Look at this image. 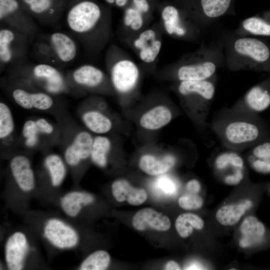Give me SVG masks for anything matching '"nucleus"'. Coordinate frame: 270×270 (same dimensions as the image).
<instances>
[{
    "instance_id": "nucleus-1",
    "label": "nucleus",
    "mask_w": 270,
    "mask_h": 270,
    "mask_svg": "<svg viewBox=\"0 0 270 270\" xmlns=\"http://www.w3.org/2000/svg\"><path fill=\"white\" fill-rule=\"evenodd\" d=\"M254 115L226 108L208 123V127L225 148L238 152L252 147L260 136V129L254 121Z\"/></svg>"
},
{
    "instance_id": "nucleus-2",
    "label": "nucleus",
    "mask_w": 270,
    "mask_h": 270,
    "mask_svg": "<svg viewBox=\"0 0 270 270\" xmlns=\"http://www.w3.org/2000/svg\"><path fill=\"white\" fill-rule=\"evenodd\" d=\"M224 63L222 42L202 44L196 51L184 54L168 67L177 82L196 81L210 79Z\"/></svg>"
},
{
    "instance_id": "nucleus-3",
    "label": "nucleus",
    "mask_w": 270,
    "mask_h": 270,
    "mask_svg": "<svg viewBox=\"0 0 270 270\" xmlns=\"http://www.w3.org/2000/svg\"><path fill=\"white\" fill-rule=\"evenodd\" d=\"M222 43L224 63L232 71L256 70L270 64V48L260 39L234 32Z\"/></svg>"
},
{
    "instance_id": "nucleus-4",
    "label": "nucleus",
    "mask_w": 270,
    "mask_h": 270,
    "mask_svg": "<svg viewBox=\"0 0 270 270\" xmlns=\"http://www.w3.org/2000/svg\"><path fill=\"white\" fill-rule=\"evenodd\" d=\"M216 76L202 80L177 82L176 91L190 115L202 130L208 127V118L216 92Z\"/></svg>"
},
{
    "instance_id": "nucleus-5",
    "label": "nucleus",
    "mask_w": 270,
    "mask_h": 270,
    "mask_svg": "<svg viewBox=\"0 0 270 270\" xmlns=\"http://www.w3.org/2000/svg\"><path fill=\"white\" fill-rule=\"evenodd\" d=\"M107 63L114 90L122 96L134 92L138 84L140 71L132 58L124 50L113 45L108 50Z\"/></svg>"
},
{
    "instance_id": "nucleus-6",
    "label": "nucleus",
    "mask_w": 270,
    "mask_h": 270,
    "mask_svg": "<svg viewBox=\"0 0 270 270\" xmlns=\"http://www.w3.org/2000/svg\"><path fill=\"white\" fill-rule=\"evenodd\" d=\"M160 26L170 36L189 42L199 39L203 30L182 6L173 4L162 8Z\"/></svg>"
},
{
    "instance_id": "nucleus-7",
    "label": "nucleus",
    "mask_w": 270,
    "mask_h": 270,
    "mask_svg": "<svg viewBox=\"0 0 270 270\" xmlns=\"http://www.w3.org/2000/svg\"><path fill=\"white\" fill-rule=\"evenodd\" d=\"M70 28L81 34L102 32L109 36L110 22H104L102 11L94 2L84 1L72 7L66 18Z\"/></svg>"
},
{
    "instance_id": "nucleus-8",
    "label": "nucleus",
    "mask_w": 270,
    "mask_h": 270,
    "mask_svg": "<svg viewBox=\"0 0 270 270\" xmlns=\"http://www.w3.org/2000/svg\"><path fill=\"white\" fill-rule=\"evenodd\" d=\"M235 0H183L181 6L202 28L230 13Z\"/></svg>"
},
{
    "instance_id": "nucleus-9",
    "label": "nucleus",
    "mask_w": 270,
    "mask_h": 270,
    "mask_svg": "<svg viewBox=\"0 0 270 270\" xmlns=\"http://www.w3.org/2000/svg\"><path fill=\"white\" fill-rule=\"evenodd\" d=\"M162 30L161 26L147 27L126 42L137 54L142 63L150 64L156 62L160 52Z\"/></svg>"
},
{
    "instance_id": "nucleus-10",
    "label": "nucleus",
    "mask_w": 270,
    "mask_h": 270,
    "mask_svg": "<svg viewBox=\"0 0 270 270\" xmlns=\"http://www.w3.org/2000/svg\"><path fill=\"white\" fill-rule=\"evenodd\" d=\"M270 106V90L266 86L259 84L252 87L231 108L242 112L255 114Z\"/></svg>"
},
{
    "instance_id": "nucleus-11",
    "label": "nucleus",
    "mask_w": 270,
    "mask_h": 270,
    "mask_svg": "<svg viewBox=\"0 0 270 270\" xmlns=\"http://www.w3.org/2000/svg\"><path fill=\"white\" fill-rule=\"evenodd\" d=\"M44 236L55 246L60 248H71L78 243L76 232L60 220H48L44 228Z\"/></svg>"
},
{
    "instance_id": "nucleus-12",
    "label": "nucleus",
    "mask_w": 270,
    "mask_h": 270,
    "mask_svg": "<svg viewBox=\"0 0 270 270\" xmlns=\"http://www.w3.org/2000/svg\"><path fill=\"white\" fill-rule=\"evenodd\" d=\"M93 142L94 138L90 132H77L64 150V157L66 163L76 166L90 157Z\"/></svg>"
},
{
    "instance_id": "nucleus-13",
    "label": "nucleus",
    "mask_w": 270,
    "mask_h": 270,
    "mask_svg": "<svg viewBox=\"0 0 270 270\" xmlns=\"http://www.w3.org/2000/svg\"><path fill=\"white\" fill-rule=\"evenodd\" d=\"M28 250V244L24 234L17 232L11 235L5 247V258L8 269H22Z\"/></svg>"
},
{
    "instance_id": "nucleus-14",
    "label": "nucleus",
    "mask_w": 270,
    "mask_h": 270,
    "mask_svg": "<svg viewBox=\"0 0 270 270\" xmlns=\"http://www.w3.org/2000/svg\"><path fill=\"white\" fill-rule=\"evenodd\" d=\"M132 224L139 231L148 229L166 231L171 225L167 216L148 208L138 211L132 218Z\"/></svg>"
},
{
    "instance_id": "nucleus-15",
    "label": "nucleus",
    "mask_w": 270,
    "mask_h": 270,
    "mask_svg": "<svg viewBox=\"0 0 270 270\" xmlns=\"http://www.w3.org/2000/svg\"><path fill=\"white\" fill-rule=\"evenodd\" d=\"M12 176L18 187L24 192L32 190L35 186V176L29 158L22 154L14 156L10 162Z\"/></svg>"
},
{
    "instance_id": "nucleus-16",
    "label": "nucleus",
    "mask_w": 270,
    "mask_h": 270,
    "mask_svg": "<svg viewBox=\"0 0 270 270\" xmlns=\"http://www.w3.org/2000/svg\"><path fill=\"white\" fill-rule=\"evenodd\" d=\"M12 96L17 104L26 110H47L54 104L52 98L46 93L30 92L20 88L12 91Z\"/></svg>"
},
{
    "instance_id": "nucleus-17",
    "label": "nucleus",
    "mask_w": 270,
    "mask_h": 270,
    "mask_svg": "<svg viewBox=\"0 0 270 270\" xmlns=\"http://www.w3.org/2000/svg\"><path fill=\"white\" fill-rule=\"evenodd\" d=\"M54 131V126L44 118L28 120L24 124L22 134L26 147L38 145L42 136H50Z\"/></svg>"
},
{
    "instance_id": "nucleus-18",
    "label": "nucleus",
    "mask_w": 270,
    "mask_h": 270,
    "mask_svg": "<svg viewBox=\"0 0 270 270\" xmlns=\"http://www.w3.org/2000/svg\"><path fill=\"white\" fill-rule=\"evenodd\" d=\"M234 32L240 36H270V10L262 16L256 15L244 19Z\"/></svg>"
},
{
    "instance_id": "nucleus-19",
    "label": "nucleus",
    "mask_w": 270,
    "mask_h": 270,
    "mask_svg": "<svg viewBox=\"0 0 270 270\" xmlns=\"http://www.w3.org/2000/svg\"><path fill=\"white\" fill-rule=\"evenodd\" d=\"M112 190L114 198L118 202L127 201L128 204L138 206L144 203L147 199L146 191L143 188L133 187L126 180L119 179L112 185Z\"/></svg>"
},
{
    "instance_id": "nucleus-20",
    "label": "nucleus",
    "mask_w": 270,
    "mask_h": 270,
    "mask_svg": "<svg viewBox=\"0 0 270 270\" xmlns=\"http://www.w3.org/2000/svg\"><path fill=\"white\" fill-rule=\"evenodd\" d=\"M34 78L44 83L48 92L57 94L64 88V80L60 72L54 67L41 64L36 66L32 70Z\"/></svg>"
},
{
    "instance_id": "nucleus-21",
    "label": "nucleus",
    "mask_w": 270,
    "mask_h": 270,
    "mask_svg": "<svg viewBox=\"0 0 270 270\" xmlns=\"http://www.w3.org/2000/svg\"><path fill=\"white\" fill-rule=\"evenodd\" d=\"M176 163V158L172 154H166L158 158L149 154L143 155L139 161V167L146 174L152 176L165 174Z\"/></svg>"
},
{
    "instance_id": "nucleus-22",
    "label": "nucleus",
    "mask_w": 270,
    "mask_h": 270,
    "mask_svg": "<svg viewBox=\"0 0 270 270\" xmlns=\"http://www.w3.org/2000/svg\"><path fill=\"white\" fill-rule=\"evenodd\" d=\"M72 77L78 85L88 88H98L106 80V74L102 70L88 64L82 65L76 69Z\"/></svg>"
},
{
    "instance_id": "nucleus-23",
    "label": "nucleus",
    "mask_w": 270,
    "mask_h": 270,
    "mask_svg": "<svg viewBox=\"0 0 270 270\" xmlns=\"http://www.w3.org/2000/svg\"><path fill=\"white\" fill-rule=\"evenodd\" d=\"M172 115L169 108L164 105H158L142 116L140 124L146 130H157L168 124L172 120Z\"/></svg>"
},
{
    "instance_id": "nucleus-24",
    "label": "nucleus",
    "mask_w": 270,
    "mask_h": 270,
    "mask_svg": "<svg viewBox=\"0 0 270 270\" xmlns=\"http://www.w3.org/2000/svg\"><path fill=\"white\" fill-rule=\"evenodd\" d=\"M240 229L244 236L240 242V245L242 248L249 247L260 242L266 232L264 224L252 216L244 218Z\"/></svg>"
},
{
    "instance_id": "nucleus-25",
    "label": "nucleus",
    "mask_w": 270,
    "mask_h": 270,
    "mask_svg": "<svg viewBox=\"0 0 270 270\" xmlns=\"http://www.w3.org/2000/svg\"><path fill=\"white\" fill-rule=\"evenodd\" d=\"M50 40L54 52L62 62H69L75 58L77 52L76 46L68 36L56 32L51 35Z\"/></svg>"
},
{
    "instance_id": "nucleus-26",
    "label": "nucleus",
    "mask_w": 270,
    "mask_h": 270,
    "mask_svg": "<svg viewBox=\"0 0 270 270\" xmlns=\"http://www.w3.org/2000/svg\"><path fill=\"white\" fill-rule=\"evenodd\" d=\"M81 119L83 124L90 131L98 135L108 132L112 127V120L98 110L92 109L84 112Z\"/></svg>"
},
{
    "instance_id": "nucleus-27",
    "label": "nucleus",
    "mask_w": 270,
    "mask_h": 270,
    "mask_svg": "<svg viewBox=\"0 0 270 270\" xmlns=\"http://www.w3.org/2000/svg\"><path fill=\"white\" fill-rule=\"evenodd\" d=\"M94 196L88 193L74 191L67 193L60 199L64 212L70 217L78 215L82 207L92 203Z\"/></svg>"
},
{
    "instance_id": "nucleus-28",
    "label": "nucleus",
    "mask_w": 270,
    "mask_h": 270,
    "mask_svg": "<svg viewBox=\"0 0 270 270\" xmlns=\"http://www.w3.org/2000/svg\"><path fill=\"white\" fill-rule=\"evenodd\" d=\"M252 206V202L250 200H246L238 204L224 206L216 212V219L222 225H234Z\"/></svg>"
},
{
    "instance_id": "nucleus-29",
    "label": "nucleus",
    "mask_w": 270,
    "mask_h": 270,
    "mask_svg": "<svg viewBox=\"0 0 270 270\" xmlns=\"http://www.w3.org/2000/svg\"><path fill=\"white\" fill-rule=\"evenodd\" d=\"M144 16L132 6H128L124 12L122 25L125 30L128 32L130 38L146 28L148 22Z\"/></svg>"
},
{
    "instance_id": "nucleus-30",
    "label": "nucleus",
    "mask_w": 270,
    "mask_h": 270,
    "mask_svg": "<svg viewBox=\"0 0 270 270\" xmlns=\"http://www.w3.org/2000/svg\"><path fill=\"white\" fill-rule=\"evenodd\" d=\"M44 164L50 176L52 184L59 186L66 175V167L60 156L56 154H50L44 159Z\"/></svg>"
},
{
    "instance_id": "nucleus-31",
    "label": "nucleus",
    "mask_w": 270,
    "mask_h": 270,
    "mask_svg": "<svg viewBox=\"0 0 270 270\" xmlns=\"http://www.w3.org/2000/svg\"><path fill=\"white\" fill-rule=\"evenodd\" d=\"M111 148L112 143L109 138L103 135L96 136L94 138L90 156L92 161L100 167H106Z\"/></svg>"
},
{
    "instance_id": "nucleus-32",
    "label": "nucleus",
    "mask_w": 270,
    "mask_h": 270,
    "mask_svg": "<svg viewBox=\"0 0 270 270\" xmlns=\"http://www.w3.org/2000/svg\"><path fill=\"white\" fill-rule=\"evenodd\" d=\"M175 226L179 235L186 238L192 233L194 228L198 230L202 229L204 226V222L196 214L185 213L177 218Z\"/></svg>"
},
{
    "instance_id": "nucleus-33",
    "label": "nucleus",
    "mask_w": 270,
    "mask_h": 270,
    "mask_svg": "<svg viewBox=\"0 0 270 270\" xmlns=\"http://www.w3.org/2000/svg\"><path fill=\"white\" fill-rule=\"evenodd\" d=\"M110 262V257L107 252L102 250H97L86 258L80 264V270H106L109 266Z\"/></svg>"
},
{
    "instance_id": "nucleus-34",
    "label": "nucleus",
    "mask_w": 270,
    "mask_h": 270,
    "mask_svg": "<svg viewBox=\"0 0 270 270\" xmlns=\"http://www.w3.org/2000/svg\"><path fill=\"white\" fill-rule=\"evenodd\" d=\"M15 125L14 116L10 107L3 102H0V139L8 140L13 134Z\"/></svg>"
},
{
    "instance_id": "nucleus-35",
    "label": "nucleus",
    "mask_w": 270,
    "mask_h": 270,
    "mask_svg": "<svg viewBox=\"0 0 270 270\" xmlns=\"http://www.w3.org/2000/svg\"><path fill=\"white\" fill-rule=\"evenodd\" d=\"M15 39L14 32L8 29L0 30V59L2 63L10 62L12 58L11 44Z\"/></svg>"
},
{
    "instance_id": "nucleus-36",
    "label": "nucleus",
    "mask_w": 270,
    "mask_h": 270,
    "mask_svg": "<svg viewBox=\"0 0 270 270\" xmlns=\"http://www.w3.org/2000/svg\"><path fill=\"white\" fill-rule=\"evenodd\" d=\"M156 188L162 194L171 195L176 191V184L174 180L166 174L159 176L155 182Z\"/></svg>"
},
{
    "instance_id": "nucleus-37",
    "label": "nucleus",
    "mask_w": 270,
    "mask_h": 270,
    "mask_svg": "<svg viewBox=\"0 0 270 270\" xmlns=\"http://www.w3.org/2000/svg\"><path fill=\"white\" fill-rule=\"evenodd\" d=\"M203 199L196 194H188L182 196L178 200L179 206L187 210L199 208L203 205Z\"/></svg>"
},
{
    "instance_id": "nucleus-38",
    "label": "nucleus",
    "mask_w": 270,
    "mask_h": 270,
    "mask_svg": "<svg viewBox=\"0 0 270 270\" xmlns=\"http://www.w3.org/2000/svg\"><path fill=\"white\" fill-rule=\"evenodd\" d=\"M250 157L270 161V142H266L252 147Z\"/></svg>"
},
{
    "instance_id": "nucleus-39",
    "label": "nucleus",
    "mask_w": 270,
    "mask_h": 270,
    "mask_svg": "<svg viewBox=\"0 0 270 270\" xmlns=\"http://www.w3.org/2000/svg\"><path fill=\"white\" fill-rule=\"evenodd\" d=\"M18 8L16 0H0V18L2 20L14 12Z\"/></svg>"
},
{
    "instance_id": "nucleus-40",
    "label": "nucleus",
    "mask_w": 270,
    "mask_h": 270,
    "mask_svg": "<svg viewBox=\"0 0 270 270\" xmlns=\"http://www.w3.org/2000/svg\"><path fill=\"white\" fill-rule=\"evenodd\" d=\"M30 6V10L36 14H41L48 10L50 0H23Z\"/></svg>"
},
{
    "instance_id": "nucleus-41",
    "label": "nucleus",
    "mask_w": 270,
    "mask_h": 270,
    "mask_svg": "<svg viewBox=\"0 0 270 270\" xmlns=\"http://www.w3.org/2000/svg\"><path fill=\"white\" fill-rule=\"evenodd\" d=\"M132 6L142 14L146 19L149 18L150 5L148 0H132Z\"/></svg>"
},
{
    "instance_id": "nucleus-42",
    "label": "nucleus",
    "mask_w": 270,
    "mask_h": 270,
    "mask_svg": "<svg viewBox=\"0 0 270 270\" xmlns=\"http://www.w3.org/2000/svg\"><path fill=\"white\" fill-rule=\"evenodd\" d=\"M252 166L254 169L260 173L269 174L270 173V161L256 158L252 162Z\"/></svg>"
},
{
    "instance_id": "nucleus-43",
    "label": "nucleus",
    "mask_w": 270,
    "mask_h": 270,
    "mask_svg": "<svg viewBox=\"0 0 270 270\" xmlns=\"http://www.w3.org/2000/svg\"><path fill=\"white\" fill-rule=\"evenodd\" d=\"M244 177V170H242L233 175L226 176L224 178V182L229 185H236L243 180Z\"/></svg>"
},
{
    "instance_id": "nucleus-44",
    "label": "nucleus",
    "mask_w": 270,
    "mask_h": 270,
    "mask_svg": "<svg viewBox=\"0 0 270 270\" xmlns=\"http://www.w3.org/2000/svg\"><path fill=\"white\" fill-rule=\"evenodd\" d=\"M186 188L190 194H196L200 191V184L198 180L192 179L187 182Z\"/></svg>"
},
{
    "instance_id": "nucleus-45",
    "label": "nucleus",
    "mask_w": 270,
    "mask_h": 270,
    "mask_svg": "<svg viewBox=\"0 0 270 270\" xmlns=\"http://www.w3.org/2000/svg\"><path fill=\"white\" fill-rule=\"evenodd\" d=\"M165 270H180L179 264L174 260L168 262L165 266Z\"/></svg>"
},
{
    "instance_id": "nucleus-46",
    "label": "nucleus",
    "mask_w": 270,
    "mask_h": 270,
    "mask_svg": "<svg viewBox=\"0 0 270 270\" xmlns=\"http://www.w3.org/2000/svg\"><path fill=\"white\" fill-rule=\"evenodd\" d=\"M128 0H115L116 6L118 7L122 8L126 6Z\"/></svg>"
},
{
    "instance_id": "nucleus-47",
    "label": "nucleus",
    "mask_w": 270,
    "mask_h": 270,
    "mask_svg": "<svg viewBox=\"0 0 270 270\" xmlns=\"http://www.w3.org/2000/svg\"><path fill=\"white\" fill-rule=\"evenodd\" d=\"M105 0L110 4H113L115 3V0Z\"/></svg>"
}]
</instances>
